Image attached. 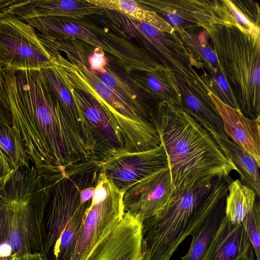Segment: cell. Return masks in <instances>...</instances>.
Returning <instances> with one entry per match:
<instances>
[{
  "label": "cell",
  "mask_w": 260,
  "mask_h": 260,
  "mask_svg": "<svg viewBox=\"0 0 260 260\" xmlns=\"http://www.w3.org/2000/svg\"><path fill=\"white\" fill-rule=\"evenodd\" d=\"M0 62L4 72L41 70L53 57L33 27L6 12L0 19Z\"/></svg>",
  "instance_id": "30bf717a"
},
{
  "label": "cell",
  "mask_w": 260,
  "mask_h": 260,
  "mask_svg": "<svg viewBox=\"0 0 260 260\" xmlns=\"http://www.w3.org/2000/svg\"><path fill=\"white\" fill-rule=\"evenodd\" d=\"M203 29L241 112L250 119L259 118L260 28L249 31L234 25L214 24Z\"/></svg>",
  "instance_id": "8992f818"
},
{
  "label": "cell",
  "mask_w": 260,
  "mask_h": 260,
  "mask_svg": "<svg viewBox=\"0 0 260 260\" xmlns=\"http://www.w3.org/2000/svg\"><path fill=\"white\" fill-rule=\"evenodd\" d=\"M12 126L44 179L66 175L94 158L76 132L41 70L4 72Z\"/></svg>",
  "instance_id": "6da1fadb"
},
{
  "label": "cell",
  "mask_w": 260,
  "mask_h": 260,
  "mask_svg": "<svg viewBox=\"0 0 260 260\" xmlns=\"http://www.w3.org/2000/svg\"><path fill=\"white\" fill-rule=\"evenodd\" d=\"M247 233L254 250L256 260H260V206L255 201L251 211L243 219L241 222Z\"/></svg>",
  "instance_id": "1f68e13d"
},
{
  "label": "cell",
  "mask_w": 260,
  "mask_h": 260,
  "mask_svg": "<svg viewBox=\"0 0 260 260\" xmlns=\"http://www.w3.org/2000/svg\"><path fill=\"white\" fill-rule=\"evenodd\" d=\"M16 260H44L40 253L24 255Z\"/></svg>",
  "instance_id": "8d00e7d4"
},
{
  "label": "cell",
  "mask_w": 260,
  "mask_h": 260,
  "mask_svg": "<svg viewBox=\"0 0 260 260\" xmlns=\"http://www.w3.org/2000/svg\"><path fill=\"white\" fill-rule=\"evenodd\" d=\"M78 178L66 175L53 184L44 217V260H72L91 200L83 202Z\"/></svg>",
  "instance_id": "ba28073f"
},
{
  "label": "cell",
  "mask_w": 260,
  "mask_h": 260,
  "mask_svg": "<svg viewBox=\"0 0 260 260\" xmlns=\"http://www.w3.org/2000/svg\"><path fill=\"white\" fill-rule=\"evenodd\" d=\"M175 189L168 165L124 192V211L137 217L142 222L167 207Z\"/></svg>",
  "instance_id": "5bb4252c"
},
{
  "label": "cell",
  "mask_w": 260,
  "mask_h": 260,
  "mask_svg": "<svg viewBox=\"0 0 260 260\" xmlns=\"http://www.w3.org/2000/svg\"><path fill=\"white\" fill-rule=\"evenodd\" d=\"M125 17L127 31L139 40L145 49L166 69L178 74L188 83L208 93L200 75L193 67L199 70L192 55L188 52L175 30L169 33L153 26Z\"/></svg>",
  "instance_id": "7c38bea8"
},
{
  "label": "cell",
  "mask_w": 260,
  "mask_h": 260,
  "mask_svg": "<svg viewBox=\"0 0 260 260\" xmlns=\"http://www.w3.org/2000/svg\"><path fill=\"white\" fill-rule=\"evenodd\" d=\"M255 192L239 179L231 181L225 200V217L233 224H239L252 209Z\"/></svg>",
  "instance_id": "484cf974"
},
{
  "label": "cell",
  "mask_w": 260,
  "mask_h": 260,
  "mask_svg": "<svg viewBox=\"0 0 260 260\" xmlns=\"http://www.w3.org/2000/svg\"><path fill=\"white\" fill-rule=\"evenodd\" d=\"M225 199L214 209L204 224L192 236L189 249L181 260H201L213 235L225 216Z\"/></svg>",
  "instance_id": "83f0119b"
},
{
  "label": "cell",
  "mask_w": 260,
  "mask_h": 260,
  "mask_svg": "<svg viewBox=\"0 0 260 260\" xmlns=\"http://www.w3.org/2000/svg\"><path fill=\"white\" fill-rule=\"evenodd\" d=\"M6 12H7V11L0 12V19L4 16Z\"/></svg>",
  "instance_id": "60d3db41"
},
{
  "label": "cell",
  "mask_w": 260,
  "mask_h": 260,
  "mask_svg": "<svg viewBox=\"0 0 260 260\" xmlns=\"http://www.w3.org/2000/svg\"><path fill=\"white\" fill-rule=\"evenodd\" d=\"M174 29L194 31L214 24L234 25L222 0H138Z\"/></svg>",
  "instance_id": "4fadbf2b"
},
{
  "label": "cell",
  "mask_w": 260,
  "mask_h": 260,
  "mask_svg": "<svg viewBox=\"0 0 260 260\" xmlns=\"http://www.w3.org/2000/svg\"><path fill=\"white\" fill-rule=\"evenodd\" d=\"M33 165L20 167L0 189V260L40 253L51 187Z\"/></svg>",
  "instance_id": "3957f363"
},
{
  "label": "cell",
  "mask_w": 260,
  "mask_h": 260,
  "mask_svg": "<svg viewBox=\"0 0 260 260\" xmlns=\"http://www.w3.org/2000/svg\"><path fill=\"white\" fill-rule=\"evenodd\" d=\"M87 61L91 71L100 74L106 71L105 67L108 64V58L101 48L95 47L92 53L88 56Z\"/></svg>",
  "instance_id": "836d02e7"
},
{
  "label": "cell",
  "mask_w": 260,
  "mask_h": 260,
  "mask_svg": "<svg viewBox=\"0 0 260 260\" xmlns=\"http://www.w3.org/2000/svg\"><path fill=\"white\" fill-rule=\"evenodd\" d=\"M142 222L125 212L114 230L84 260H142Z\"/></svg>",
  "instance_id": "2e32d148"
},
{
  "label": "cell",
  "mask_w": 260,
  "mask_h": 260,
  "mask_svg": "<svg viewBox=\"0 0 260 260\" xmlns=\"http://www.w3.org/2000/svg\"><path fill=\"white\" fill-rule=\"evenodd\" d=\"M94 5L116 12L128 18L153 26L157 29L169 33L174 28L155 12L150 11L133 0H87Z\"/></svg>",
  "instance_id": "603a6c76"
},
{
  "label": "cell",
  "mask_w": 260,
  "mask_h": 260,
  "mask_svg": "<svg viewBox=\"0 0 260 260\" xmlns=\"http://www.w3.org/2000/svg\"><path fill=\"white\" fill-rule=\"evenodd\" d=\"M22 20L47 37L75 39L94 48H101L128 73L164 68L144 48L133 43L126 35L102 28L87 18L35 17Z\"/></svg>",
  "instance_id": "52a82bcc"
},
{
  "label": "cell",
  "mask_w": 260,
  "mask_h": 260,
  "mask_svg": "<svg viewBox=\"0 0 260 260\" xmlns=\"http://www.w3.org/2000/svg\"><path fill=\"white\" fill-rule=\"evenodd\" d=\"M149 121L160 137L175 189L237 172L211 135L180 105L161 102Z\"/></svg>",
  "instance_id": "7a4b0ae2"
},
{
  "label": "cell",
  "mask_w": 260,
  "mask_h": 260,
  "mask_svg": "<svg viewBox=\"0 0 260 260\" xmlns=\"http://www.w3.org/2000/svg\"><path fill=\"white\" fill-rule=\"evenodd\" d=\"M55 48L57 51L52 54L53 63L94 97L118 126L124 140L125 154L148 151L161 144L154 126L126 105L89 70L87 59L94 47L69 39L58 42Z\"/></svg>",
  "instance_id": "5b68a950"
},
{
  "label": "cell",
  "mask_w": 260,
  "mask_h": 260,
  "mask_svg": "<svg viewBox=\"0 0 260 260\" xmlns=\"http://www.w3.org/2000/svg\"><path fill=\"white\" fill-rule=\"evenodd\" d=\"M95 186H89L80 190V198L83 202L91 200L93 196Z\"/></svg>",
  "instance_id": "d590c367"
},
{
  "label": "cell",
  "mask_w": 260,
  "mask_h": 260,
  "mask_svg": "<svg viewBox=\"0 0 260 260\" xmlns=\"http://www.w3.org/2000/svg\"><path fill=\"white\" fill-rule=\"evenodd\" d=\"M208 93L220 115L228 137L249 154L260 167V117L250 119L241 110L222 103L209 90Z\"/></svg>",
  "instance_id": "d6986e66"
},
{
  "label": "cell",
  "mask_w": 260,
  "mask_h": 260,
  "mask_svg": "<svg viewBox=\"0 0 260 260\" xmlns=\"http://www.w3.org/2000/svg\"><path fill=\"white\" fill-rule=\"evenodd\" d=\"M16 0H0V12L7 11Z\"/></svg>",
  "instance_id": "74e56055"
},
{
  "label": "cell",
  "mask_w": 260,
  "mask_h": 260,
  "mask_svg": "<svg viewBox=\"0 0 260 260\" xmlns=\"http://www.w3.org/2000/svg\"><path fill=\"white\" fill-rule=\"evenodd\" d=\"M123 194L99 170L94 192L72 260H84L120 221L124 213Z\"/></svg>",
  "instance_id": "8fae6325"
},
{
  "label": "cell",
  "mask_w": 260,
  "mask_h": 260,
  "mask_svg": "<svg viewBox=\"0 0 260 260\" xmlns=\"http://www.w3.org/2000/svg\"><path fill=\"white\" fill-rule=\"evenodd\" d=\"M200 75L207 90H209L223 104L237 110H240L239 103L220 69L207 73L205 69Z\"/></svg>",
  "instance_id": "4dcf8cb0"
},
{
  "label": "cell",
  "mask_w": 260,
  "mask_h": 260,
  "mask_svg": "<svg viewBox=\"0 0 260 260\" xmlns=\"http://www.w3.org/2000/svg\"><path fill=\"white\" fill-rule=\"evenodd\" d=\"M224 154L236 167L241 180L250 187L256 195H260V168L255 159L242 150L229 138L221 140L218 143Z\"/></svg>",
  "instance_id": "cb8c5ba5"
},
{
  "label": "cell",
  "mask_w": 260,
  "mask_h": 260,
  "mask_svg": "<svg viewBox=\"0 0 260 260\" xmlns=\"http://www.w3.org/2000/svg\"><path fill=\"white\" fill-rule=\"evenodd\" d=\"M10 161L5 154L0 150V189L3 188L14 174Z\"/></svg>",
  "instance_id": "e575fe53"
},
{
  "label": "cell",
  "mask_w": 260,
  "mask_h": 260,
  "mask_svg": "<svg viewBox=\"0 0 260 260\" xmlns=\"http://www.w3.org/2000/svg\"><path fill=\"white\" fill-rule=\"evenodd\" d=\"M247 260H255L254 254H249L247 256Z\"/></svg>",
  "instance_id": "f35d334b"
},
{
  "label": "cell",
  "mask_w": 260,
  "mask_h": 260,
  "mask_svg": "<svg viewBox=\"0 0 260 260\" xmlns=\"http://www.w3.org/2000/svg\"><path fill=\"white\" fill-rule=\"evenodd\" d=\"M196 30H175L179 38L197 63L199 70L206 69L212 73L219 69L214 48L208 40L209 36L205 29L200 33Z\"/></svg>",
  "instance_id": "d4e9b609"
},
{
  "label": "cell",
  "mask_w": 260,
  "mask_h": 260,
  "mask_svg": "<svg viewBox=\"0 0 260 260\" xmlns=\"http://www.w3.org/2000/svg\"><path fill=\"white\" fill-rule=\"evenodd\" d=\"M4 71L0 62V120L6 125L12 126V115L5 86Z\"/></svg>",
  "instance_id": "d6a6232c"
},
{
  "label": "cell",
  "mask_w": 260,
  "mask_h": 260,
  "mask_svg": "<svg viewBox=\"0 0 260 260\" xmlns=\"http://www.w3.org/2000/svg\"><path fill=\"white\" fill-rule=\"evenodd\" d=\"M250 245L242 223L232 224L224 216L201 260H238Z\"/></svg>",
  "instance_id": "ffe728a7"
},
{
  "label": "cell",
  "mask_w": 260,
  "mask_h": 260,
  "mask_svg": "<svg viewBox=\"0 0 260 260\" xmlns=\"http://www.w3.org/2000/svg\"><path fill=\"white\" fill-rule=\"evenodd\" d=\"M238 260H246L245 253H244L243 255Z\"/></svg>",
  "instance_id": "ab89813d"
},
{
  "label": "cell",
  "mask_w": 260,
  "mask_h": 260,
  "mask_svg": "<svg viewBox=\"0 0 260 260\" xmlns=\"http://www.w3.org/2000/svg\"><path fill=\"white\" fill-rule=\"evenodd\" d=\"M96 162L106 178L124 193L137 182L168 165L161 144L148 151L126 153L103 163Z\"/></svg>",
  "instance_id": "9a60e30c"
},
{
  "label": "cell",
  "mask_w": 260,
  "mask_h": 260,
  "mask_svg": "<svg viewBox=\"0 0 260 260\" xmlns=\"http://www.w3.org/2000/svg\"><path fill=\"white\" fill-rule=\"evenodd\" d=\"M41 71L74 129L86 144L85 131L70 91L61 81L52 65Z\"/></svg>",
  "instance_id": "4316f807"
},
{
  "label": "cell",
  "mask_w": 260,
  "mask_h": 260,
  "mask_svg": "<svg viewBox=\"0 0 260 260\" xmlns=\"http://www.w3.org/2000/svg\"><path fill=\"white\" fill-rule=\"evenodd\" d=\"M174 75L180 92L182 109L200 123L217 144L221 140L228 138L220 115L208 93L197 89L178 74Z\"/></svg>",
  "instance_id": "ac0fdd59"
},
{
  "label": "cell",
  "mask_w": 260,
  "mask_h": 260,
  "mask_svg": "<svg viewBox=\"0 0 260 260\" xmlns=\"http://www.w3.org/2000/svg\"><path fill=\"white\" fill-rule=\"evenodd\" d=\"M234 25L252 31L260 28L258 4L250 0H222Z\"/></svg>",
  "instance_id": "f1b7e54d"
},
{
  "label": "cell",
  "mask_w": 260,
  "mask_h": 260,
  "mask_svg": "<svg viewBox=\"0 0 260 260\" xmlns=\"http://www.w3.org/2000/svg\"><path fill=\"white\" fill-rule=\"evenodd\" d=\"M0 150L7 156L15 171L31 165L21 137L12 127L6 125L1 120Z\"/></svg>",
  "instance_id": "f546056e"
},
{
  "label": "cell",
  "mask_w": 260,
  "mask_h": 260,
  "mask_svg": "<svg viewBox=\"0 0 260 260\" xmlns=\"http://www.w3.org/2000/svg\"><path fill=\"white\" fill-rule=\"evenodd\" d=\"M129 78L140 91L157 103L181 105L180 92L173 72L165 68L152 72L135 71Z\"/></svg>",
  "instance_id": "44dd1931"
},
{
  "label": "cell",
  "mask_w": 260,
  "mask_h": 260,
  "mask_svg": "<svg viewBox=\"0 0 260 260\" xmlns=\"http://www.w3.org/2000/svg\"><path fill=\"white\" fill-rule=\"evenodd\" d=\"M7 12L21 20L35 17L80 19L100 16L105 9L87 0H16Z\"/></svg>",
  "instance_id": "e0dca14e"
},
{
  "label": "cell",
  "mask_w": 260,
  "mask_h": 260,
  "mask_svg": "<svg viewBox=\"0 0 260 260\" xmlns=\"http://www.w3.org/2000/svg\"><path fill=\"white\" fill-rule=\"evenodd\" d=\"M105 69L106 71L102 74L92 72L126 105L140 117L150 122L152 112L158 104L143 92H137L126 81L114 73L108 64Z\"/></svg>",
  "instance_id": "7402d4cb"
},
{
  "label": "cell",
  "mask_w": 260,
  "mask_h": 260,
  "mask_svg": "<svg viewBox=\"0 0 260 260\" xmlns=\"http://www.w3.org/2000/svg\"><path fill=\"white\" fill-rule=\"evenodd\" d=\"M230 182L229 176H222L175 189L167 207L142 222V260H170L185 238L226 199Z\"/></svg>",
  "instance_id": "277c9868"
},
{
  "label": "cell",
  "mask_w": 260,
  "mask_h": 260,
  "mask_svg": "<svg viewBox=\"0 0 260 260\" xmlns=\"http://www.w3.org/2000/svg\"><path fill=\"white\" fill-rule=\"evenodd\" d=\"M52 66L72 96L85 131L86 144L95 161L103 163L124 154V142L119 128L96 100L58 66L54 63Z\"/></svg>",
  "instance_id": "9c48e42d"
}]
</instances>
